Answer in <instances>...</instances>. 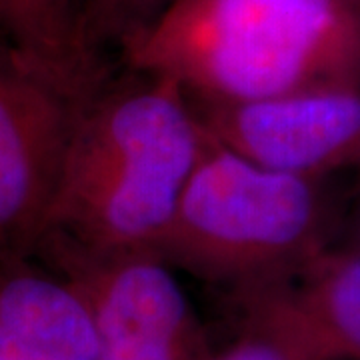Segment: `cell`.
<instances>
[{
	"mask_svg": "<svg viewBox=\"0 0 360 360\" xmlns=\"http://www.w3.org/2000/svg\"><path fill=\"white\" fill-rule=\"evenodd\" d=\"M245 322L238 338L202 360H314L286 322L262 302L240 298Z\"/></svg>",
	"mask_w": 360,
	"mask_h": 360,
	"instance_id": "30bf717a",
	"label": "cell"
},
{
	"mask_svg": "<svg viewBox=\"0 0 360 360\" xmlns=\"http://www.w3.org/2000/svg\"><path fill=\"white\" fill-rule=\"evenodd\" d=\"M200 118L217 144L270 170L328 179L360 165V86L208 104Z\"/></svg>",
	"mask_w": 360,
	"mask_h": 360,
	"instance_id": "8992f818",
	"label": "cell"
},
{
	"mask_svg": "<svg viewBox=\"0 0 360 360\" xmlns=\"http://www.w3.org/2000/svg\"><path fill=\"white\" fill-rule=\"evenodd\" d=\"M0 360H98L84 298L26 257L0 258Z\"/></svg>",
	"mask_w": 360,
	"mask_h": 360,
	"instance_id": "52a82bcc",
	"label": "cell"
},
{
	"mask_svg": "<svg viewBox=\"0 0 360 360\" xmlns=\"http://www.w3.org/2000/svg\"><path fill=\"white\" fill-rule=\"evenodd\" d=\"M39 248L84 298L98 360H202L210 352L174 266L158 250L86 255Z\"/></svg>",
	"mask_w": 360,
	"mask_h": 360,
	"instance_id": "5b68a950",
	"label": "cell"
},
{
	"mask_svg": "<svg viewBox=\"0 0 360 360\" xmlns=\"http://www.w3.org/2000/svg\"><path fill=\"white\" fill-rule=\"evenodd\" d=\"M120 51L205 106L360 86V0H170Z\"/></svg>",
	"mask_w": 360,
	"mask_h": 360,
	"instance_id": "7a4b0ae2",
	"label": "cell"
},
{
	"mask_svg": "<svg viewBox=\"0 0 360 360\" xmlns=\"http://www.w3.org/2000/svg\"><path fill=\"white\" fill-rule=\"evenodd\" d=\"M356 168H359V180H356V191H354V196H352L350 217H348L347 243H345L342 248L360 255V165Z\"/></svg>",
	"mask_w": 360,
	"mask_h": 360,
	"instance_id": "7c38bea8",
	"label": "cell"
},
{
	"mask_svg": "<svg viewBox=\"0 0 360 360\" xmlns=\"http://www.w3.org/2000/svg\"><path fill=\"white\" fill-rule=\"evenodd\" d=\"M307 345L314 360H360V255L328 248L292 278L250 290Z\"/></svg>",
	"mask_w": 360,
	"mask_h": 360,
	"instance_id": "ba28073f",
	"label": "cell"
},
{
	"mask_svg": "<svg viewBox=\"0 0 360 360\" xmlns=\"http://www.w3.org/2000/svg\"><path fill=\"white\" fill-rule=\"evenodd\" d=\"M210 136L184 90L142 75L82 103L39 246L158 250Z\"/></svg>",
	"mask_w": 360,
	"mask_h": 360,
	"instance_id": "6da1fadb",
	"label": "cell"
},
{
	"mask_svg": "<svg viewBox=\"0 0 360 360\" xmlns=\"http://www.w3.org/2000/svg\"><path fill=\"white\" fill-rule=\"evenodd\" d=\"M324 182L260 167L210 139L158 252L238 295L288 281L333 248L335 200Z\"/></svg>",
	"mask_w": 360,
	"mask_h": 360,
	"instance_id": "3957f363",
	"label": "cell"
},
{
	"mask_svg": "<svg viewBox=\"0 0 360 360\" xmlns=\"http://www.w3.org/2000/svg\"><path fill=\"white\" fill-rule=\"evenodd\" d=\"M89 96L0 40V258L39 245Z\"/></svg>",
	"mask_w": 360,
	"mask_h": 360,
	"instance_id": "277c9868",
	"label": "cell"
},
{
	"mask_svg": "<svg viewBox=\"0 0 360 360\" xmlns=\"http://www.w3.org/2000/svg\"><path fill=\"white\" fill-rule=\"evenodd\" d=\"M170 0H80L82 34L89 51L103 44L122 46L148 25Z\"/></svg>",
	"mask_w": 360,
	"mask_h": 360,
	"instance_id": "8fae6325",
	"label": "cell"
},
{
	"mask_svg": "<svg viewBox=\"0 0 360 360\" xmlns=\"http://www.w3.org/2000/svg\"><path fill=\"white\" fill-rule=\"evenodd\" d=\"M0 40L72 89L94 86L80 0H0Z\"/></svg>",
	"mask_w": 360,
	"mask_h": 360,
	"instance_id": "9c48e42d",
	"label": "cell"
}]
</instances>
